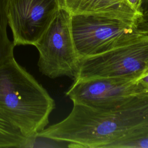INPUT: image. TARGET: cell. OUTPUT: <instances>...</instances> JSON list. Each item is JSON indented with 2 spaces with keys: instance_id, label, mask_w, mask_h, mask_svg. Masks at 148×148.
Returning <instances> with one entry per match:
<instances>
[{
  "instance_id": "1",
  "label": "cell",
  "mask_w": 148,
  "mask_h": 148,
  "mask_svg": "<svg viewBox=\"0 0 148 148\" xmlns=\"http://www.w3.org/2000/svg\"><path fill=\"white\" fill-rule=\"evenodd\" d=\"M148 120V92L110 109L73 104L68 116L37 135L69 143V147L106 148L129 131Z\"/></svg>"
},
{
  "instance_id": "2",
  "label": "cell",
  "mask_w": 148,
  "mask_h": 148,
  "mask_svg": "<svg viewBox=\"0 0 148 148\" xmlns=\"http://www.w3.org/2000/svg\"><path fill=\"white\" fill-rule=\"evenodd\" d=\"M54 100L14 57L0 66V114L25 138L49 124Z\"/></svg>"
},
{
  "instance_id": "3",
  "label": "cell",
  "mask_w": 148,
  "mask_h": 148,
  "mask_svg": "<svg viewBox=\"0 0 148 148\" xmlns=\"http://www.w3.org/2000/svg\"><path fill=\"white\" fill-rule=\"evenodd\" d=\"M71 27L81 59L130 43L144 35L138 30L136 24L94 15H72Z\"/></svg>"
},
{
  "instance_id": "4",
  "label": "cell",
  "mask_w": 148,
  "mask_h": 148,
  "mask_svg": "<svg viewBox=\"0 0 148 148\" xmlns=\"http://www.w3.org/2000/svg\"><path fill=\"white\" fill-rule=\"evenodd\" d=\"M71 14L61 7L39 39L34 45L39 51L38 66L44 75L54 79L75 77L80 57L74 43Z\"/></svg>"
},
{
  "instance_id": "5",
  "label": "cell",
  "mask_w": 148,
  "mask_h": 148,
  "mask_svg": "<svg viewBox=\"0 0 148 148\" xmlns=\"http://www.w3.org/2000/svg\"><path fill=\"white\" fill-rule=\"evenodd\" d=\"M148 71V35L94 56L82 58L74 80L108 77L137 80Z\"/></svg>"
},
{
  "instance_id": "6",
  "label": "cell",
  "mask_w": 148,
  "mask_h": 148,
  "mask_svg": "<svg viewBox=\"0 0 148 148\" xmlns=\"http://www.w3.org/2000/svg\"><path fill=\"white\" fill-rule=\"evenodd\" d=\"M60 8V0H8V23L14 45H34Z\"/></svg>"
},
{
  "instance_id": "7",
  "label": "cell",
  "mask_w": 148,
  "mask_h": 148,
  "mask_svg": "<svg viewBox=\"0 0 148 148\" xmlns=\"http://www.w3.org/2000/svg\"><path fill=\"white\" fill-rule=\"evenodd\" d=\"M143 92L137 80L94 77L74 80L65 94L73 104L110 109L128 102Z\"/></svg>"
},
{
  "instance_id": "8",
  "label": "cell",
  "mask_w": 148,
  "mask_h": 148,
  "mask_svg": "<svg viewBox=\"0 0 148 148\" xmlns=\"http://www.w3.org/2000/svg\"><path fill=\"white\" fill-rule=\"evenodd\" d=\"M61 7L72 15L87 14L119 19L136 24L142 14L127 0H60Z\"/></svg>"
},
{
  "instance_id": "9",
  "label": "cell",
  "mask_w": 148,
  "mask_h": 148,
  "mask_svg": "<svg viewBox=\"0 0 148 148\" xmlns=\"http://www.w3.org/2000/svg\"><path fill=\"white\" fill-rule=\"evenodd\" d=\"M148 148V120L129 131L106 148Z\"/></svg>"
},
{
  "instance_id": "10",
  "label": "cell",
  "mask_w": 148,
  "mask_h": 148,
  "mask_svg": "<svg viewBox=\"0 0 148 148\" xmlns=\"http://www.w3.org/2000/svg\"><path fill=\"white\" fill-rule=\"evenodd\" d=\"M8 0H0V66L14 57V45L7 35Z\"/></svg>"
},
{
  "instance_id": "11",
  "label": "cell",
  "mask_w": 148,
  "mask_h": 148,
  "mask_svg": "<svg viewBox=\"0 0 148 148\" xmlns=\"http://www.w3.org/2000/svg\"><path fill=\"white\" fill-rule=\"evenodd\" d=\"M136 25L138 30L140 33L148 35V12L142 14Z\"/></svg>"
},
{
  "instance_id": "12",
  "label": "cell",
  "mask_w": 148,
  "mask_h": 148,
  "mask_svg": "<svg viewBox=\"0 0 148 148\" xmlns=\"http://www.w3.org/2000/svg\"><path fill=\"white\" fill-rule=\"evenodd\" d=\"M145 92H148V71L137 80Z\"/></svg>"
},
{
  "instance_id": "13",
  "label": "cell",
  "mask_w": 148,
  "mask_h": 148,
  "mask_svg": "<svg viewBox=\"0 0 148 148\" xmlns=\"http://www.w3.org/2000/svg\"><path fill=\"white\" fill-rule=\"evenodd\" d=\"M130 4L138 12L142 13L141 12V5L143 0H127Z\"/></svg>"
},
{
  "instance_id": "14",
  "label": "cell",
  "mask_w": 148,
  "mask_h": 148,
  "mask_svg": "<svg viewBox=\"0 0 148 148\" xmlns=\"http://www.w3.org/2000/svg\"><path fill=\"white\" fill-rule=\"evenodd\" d=\"M5 119L2 116L1 114H0V138L3 134L5 126Z\"/></svg>"
},
{
  "instance_id": "15",
  "label": "cell",
  "mask_w": 148,
  "mask_h": 148,
  "mask_svg": "<svg viewBox=\"0 0 148 148\" xmlns=\"http://www.w3.org/2000/svg\"><path fill=\"white\" fill-rule=\"evenodd\" d=\"M140 10L142 14L148 12V0H143Z\"/></svg>"
}]
</instances>
